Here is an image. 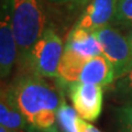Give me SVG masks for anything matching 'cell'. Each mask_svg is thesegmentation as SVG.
Segmentation results:
<instances>
[{
    "mask_svg": "<svg viewBox=\"0 0 132 132\" xmlns=\"http://www.w3.org/2000/svg\"><path fill=\"white\" fill-rule=\"evenodd\" d=\"M0 132H18V131H14V130H11L9 128H6L3 126H0Z\"/></svg>",
    "mask_w": 132,
    "mask_h": 132,
    "instance_id": "obj_18",
    "label": "cell"
},
{
    "mask_svg": "<svg viewBox=\"0 0 132 132\" xmlns=\"http://www.w3.org/2000/svg\"><path fill=\"white\" fill-rule=\"evenodd\" d=\"M113 21L117 24L132 28V0H118Z\"/></svg>",
    "mask_w": 132,
    "mask_h": 132,
    "instance_id": "obj_13",
    "label": "cell"
},
{
    "mask_svg": "<svg viewBox=\"0 0 132 132\" xmlns=\"http://www.w3.org/2000/svg\"><path fill=\"white\" fill-rule=\"evenodd\" d=\"M114 94L118 98L125 99L126 101H132V69L116 80Z\"/></svg>",
    "mask_w": 132,
    "mask_h": 132,
    "instance_id": "obj_14",
    "label": "cell"
},
{
    "mask_svg": "<svg viewBox=\"0 0 132 132\" xmlns=\"http://www.w3.org/2000/svg\"><path fill=\"white\" fill-rule=\"evenodd\" d=\"M64 51H68L85 59L101 55L100 44L95 31L73 28L64 45Z\"/></svg>",
    "mask_w": 132,
    "mask_h": 132,
    "instance_id": "obj_9",
    "label": "cell"
},
{
    "mask_svg": "<svg viewBox=\"0 0 132 132\" xmlns=\"http://www.w3.org/2000/svg\"><path fill=\"white\" fill-rule=\"evenodd\" d=\"M0 125L18 132H34L23 114L8 101L2 93L0 100Z\"/></svg>",
    "mask_w": 132,
    "mask_h": 132,
    "instance_id": "obj_10",
    "label": "cell"
},
{
    "mask_svg": "<svg viewBox=\"0 0 132 132\" xmlns=\"http://www.w3.org/2000/svg\"><path fill=\"white\" fill-rule=\"evenodd\" d=\"M69 98L73 107L86 121H95L101 113L104 102V87L87 82L68 84Z\"/></svg>",
    "mask_w": 132,
    "mask_h": 132,
    "instance_id": "obj_6",
    "label": "cell"
},
{
    "mask_svg": "<svg viewBox=\"0 0 132 132\" xmlns=\"http://www.w3.org/2000/svg\"><path fill=\"white\" fill-rule=\"evenodd\" d=\"M79 132H101V131L98 130L92 123H89L88 121L80 118L79 119Z\"/></svg>",
    "mask_w": 132,
    "mask_h": 132,
    "instance_id": "obj_16",
    "label": "cell"
},
{
    "mask_svg": "<svg viewBox=\"0 0 132 132\" xmlns=\"http://www.w3.org/2000/svg\"><path fill=\"white\" fill-rule=\"evenodd\" d=\"M11 19L18 46V62L26 67L31 48L46 29L41 0H10Z\"/></svg>",
    "mask_w": 132,
    "mask_h": 132,
    "instance_id": "obj_2",
    "label": "cell"
},
{
    "mask_svg": "<svg viewBox=\"0 0 132 132\" xmlns=\"http://www.w3.org/2000/svg\"><path fill=\"white\" fill-rule=\"evenodd\" d=\"M127 38L129 40V43H130V48H131V69H132V28L130 29L129 33L127 34ZM130 69V71H131Z\"/></svg>",
    "mask_w": 132,
    "mask_h": 132,
    "instance_id": "obj_17",
    "label": "cell"
},
{
    "mask_svg": "<svg viewBox=\"0 0 132 132\" xmlns=\"http://www.w3.org/2000/svg\"><path fill=\"white\" fill-rule=\"evenodd\" d=\"M1 93L23 114L34 132H60L56 113L64 98L43 77L22 74Z\"/></svg>",
    "mask_w": 132,
    "mask_h": 132,
    "instance_id": "obj_1",
    "label": "cell"
},
{
    "mask_svg": "<svg viewBox=\"0 0 132 132\" xmlns=\"http://www.w3.org/2000/svg\"><path fill=\"white\" fill-rule=\"evenodd\" d=\"M118 0H90L73 28L97 31L114 20Z\"/></svg>",
    "mask_w": 132,
    "mask_h": 132,
    "instance_id": "obj_8",
    "label": "cell"
},
{
    "mask_svg": "<svg viewBox=\"0 0 132 132\" xmlns=\"http://www.w3.org/2000/svg\"><path fill=\"white\" fill-rule=\"evenodd\" d=\"M59 78L65 82H87L101 87L116 81L113 67L104 55L85 59L75 53L64 51L62 56Z\"/></svg>",
    "mask_w": 132,
    "mask_h": 132,
    "instance_id": "obj_3",
    "label": "cell"
},
{
    "mask_svg": "<svg viewBox=\"0 0 132 132\" xmlns=\"http://www.w3.org/2000/svg\"><path fill=\"white\" fill-rule=\"evenodd\" d=\"M79 114L74 107L63 100L56 113V122L60 132H79Z\"/></svg>",
    "mask_w": 132,
    "mask_h": 132,
    "instance_id": "obj_11",
    "label": "cell"
},
{
    "mask_svg": "<svg viewBox=\"0 0 132 132\" xmlns=\"http://www.w3.org/2000/svg\"><path fill=\"white\" fill-rule=\"evenodd\" d=\"M47 1L54 6L66 7V8H69V9H74V8L86 6L90 0H47Z\"/></svg>",
    "mask_w": 132,
    "mask_h": 132,
    "instance_id": "obj_15",
    "label": "cell"
},
{
    "mask_svg": "<svg viewBox=\"0 0 132 132\" xmlns=\"http://www.w3.org/2000/svg\"><path fill=\"white\" fill-rule=\"evenodd\" d=\"M18 62V46L11 19L10 0H1L0 6V76L6 79Z\"/></svg>",
    "mask_w": 132,
    "mask_h": 132,
    "instance_id": "obj_7",
    "label": "cell"
},
{
    "mask_svg": "<svg viewBox=\"0 0 132 132\" xmlns=\"http://www.w3.org/2000/svg\"><path fill=\"white\" fill-rule=\"evenodd\" d=\"M119 132H132V101H126L116 111Z\"/></svg>",
    "mask_w": 132,
    "mask_h": 132,
    "instance_id": "obj_12",
    "label": "cell"
},
{
    "mask_svg": "<svg viewBox=\"0 0 132 132\" xmlns=\"http://www.w3.org/2000/svg\"><path fill=\"white\" fill-rule=\"evenodd\" d=\"M100 44L101 54L112 65L116 80L131 69V48L127 35L111 27H105L95 31Z\"/></svg>",
    "mask_w": 132,
    "mask_h": 132,
    "instance_id": "obj_5",
    "label": "cell"
},
{
    "mask_svg": "<svg viewBox=\"0 0 132 132\" xmlns=\"http://www.w3.org/2000/svg\"><path fill=\"white\" fill-rule=\"evenodd\" d=\"M64 45L53 28H46L31 48L27 66L32 74L43 78H59Z\"/></svg>",
    "mask_w": 132,
    "mask_h": 132,
    "instance_id": "obj_4",
    "label": "cell"
}]
</instances>
